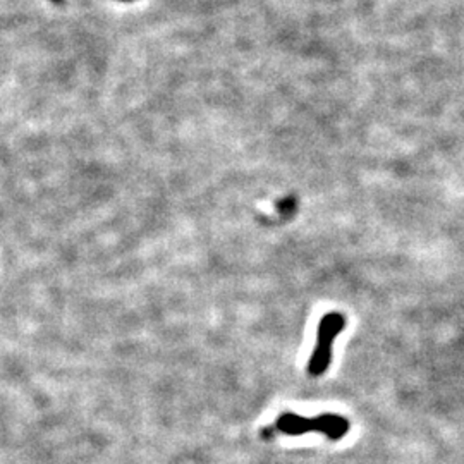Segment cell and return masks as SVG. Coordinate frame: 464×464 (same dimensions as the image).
<instances>
[{"label":"cell","instance_id":"obj_5","mask_svg":"<svg viewBox=\"0 0 464 464\" xmlns=\"http://www.w3.org/2000/svg\"><path fill=\"white\" fill-rule=\"evenodd\" d=\"M121 2H131V0H121Z\"/></svg>","mask_w":464,"mask_h":464},{"label":"cell","instance_id":"obj_2","mask_svg":"<svg viewBox=\"0 0 464 464\" xmlns=\"http://www.w3.org/2000/svg\"><path fill=\"white\" fill-rule=\"evenodd\" d=\"M275 428L286 435H303L310 432V430H317V421H315V418H305L294 413H286L279 416Z\"/></svg>","mask_w":464,"mask_h":464},{"label":"cell","instance_id":"obj_1","mask_svg":"<svg viewBox=\"0 0 464 464\" xmlns=\"http://www.w3.org/2000/svg\"><path fill=\"white\" fill-rule=\"evenodd\" d=\"M344 325H346V320L340 313H328L320 320L317 346H315L313 355L308 361V373L310 375L320 377L327 372L332 358V344L342 332Z\"/></svg>","mask_w":464,"mask_h":464},{"label":"cell","instance_id":"obj_3","mask_svg":"<svg viewBox=\"0 0 464 464\" xmlns=\"http://www.w3.org/2000/svg\"><path fill=\"white\" fill-rule=\"evenodd\" d=\"M315 421H317V432L325 433L330 441H340L349 430L346 418L335 414H322L315 418Z\"/></svg>","mask_w":464,"mask_h":464},{"label":"cell","instance_id":"obj_4","mask_svg":"<svg viewBox=\"0 0 464 464\" xmlns=\"http://www.w3.org/2000/svg\"><path fill=\"white\" fill-rule=\"evenodd\" d=\"M52 2H55V4H60V2H64V0H52Z\"/></svg>","mask_w":464,"mask_h":464}]
</instances>
